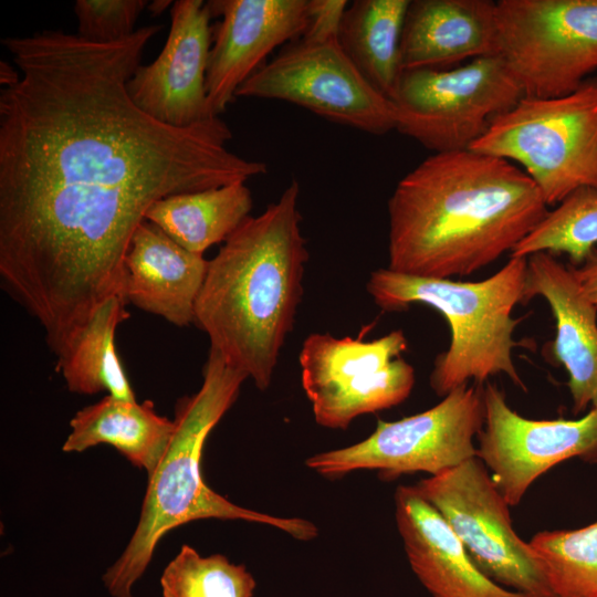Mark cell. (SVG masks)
<instances>
[{"mask_svg":"<svg viewBox=\"0 0 597 597\" xmlns=\"http://www.w3.org/2000/svg\"><path fill=\"white\" fill-rule=\"evenodd\" d=\"M160 29L1 40L20 77L0 92V282L52 352L104 301H126L125 256L153 203L268 170L227 148L219 116L174 127L133 102L127 83Z\"/></svg>","mask_w":597,"mask_h":597,"instance_id":"obj_1","label":"cell"},{"mask_svg":"<svg viewBox=\"0 0 597 597\" xmlns=\"http://www.w3.org/2000/svg\"><path fill=\"white\" fill-rule=\"evenodd\" d=\"M548 210L534 181L506 159L471 149L433 154L388 200V269L470 275L511 253Z\"/></svg>","mask_w":597,"mask_h":597,"instance_id":"obj_2","label":"cell"},{"mask_svg":"<svg viewBox=\"0 0 597 597\" xmlns=\"http://www.w3.org/2000/svg\"><path fill=\"white\" fill-rule=\"evenodd\" d=\"M300 185L248 217L208 261L195 324L231 367L258 389L271 385L294 325L308 259L301 229Z\"/></svg>","mask_w":597,"mask_h":597,"instance_id":"obj_3","label":"cell"},{"mask_svg":"<svg viewBox=\"0 0 597 597\" xmlns=\"http://www.w3.org/2000/svg\"><path fill=\"white\" fill-rule=\"evenodd\" d=\"M202 373L200 389L176 404L175 431L161 461L148 476L138 524L124 552L102 576L112 597H133V586L146 572L159 541L189 522L241 520L276 527L298 541H311L318 534L307 520L239 506L205 483L201 455L206 439L235 402L248 377L212 349Z\"/></svg>","mask_w":597,"mask_h":597,"instance_id":"obj_4","label":"cell"},{"mask_svg":"<svg viewBox=\"0 0 597 597\" xmlns=\"http://www.w3.org/2000/svg\"><path fill=\"white\" fill-rule=\"evenodd\" d=\"M527 258H510L493 275L478 282L425 277L386 269L373 271L366 290L387 312L404 311L412 303L428 305L447 320L451 338L434 360L430 386L440 397L468 385H484L504 374L514 385L526 386L513 362L517 346L513 333L523 318L512 316L523 304Z\"/></svg>","mask_w":597,"mask_h":597,"instance_id":"obj_5","label":"cell"},{"mask_svg":"<svg viewBox=\"0 0 597 597\" xmlns=\"http://www.w3.org/2000/svg\"><path fill=\"white\" fill-rule=\"evenodd\" d=\"M470 149L519 166L548 207L579 188L597 190V76L566 95L524 96Z\"/></svg>","mask_w":597,"mask_h":597,"instance_id":"obj_6","label":"cell"},{"mask_svg":"<svg viewBox=\"0 0 597 597\" xmlns=\"http://www.w3.org/2000/svg\"><path fill=\"white\" fill-rule=\"evenodd\" d=\"M483 386L463 385L432 408L396 421L379 419L373 433L349 447L320 452L305 464L323 478L360 470L385 481L402 474H441L478 457L473 443L485 418Z\"/></svg>","mask_w":597,"mask_h":597,"instance_id":"obj_7","label":"cell"},{"mask_svg":"<svg viewBox=\"0 0 597 597\" xmlns=\"http://www.w3.org/2000/svg\"><path fill=\"white\" fill-rule=\"evenodd\" d=\"M523 97L503 59L488 55L450 69L402 71L391 102L396 130L440 154L470 149Z\"/></svg>","mask_w":597,"mask_h":597,"instance_id":"obj_8","label":"cell"},{"mask_svg":"<svg viewBox=\"0 0 597 597\" xmlns=\"http://www.w3.org/2000/svg\"><path fill=\"white\" fill-rule=\"evenodd\" d=\"M496 30L524 96L569 94L597 71V0H499Z\"/></svg>","mask_w":597,"mask_h":597,"instance_id":"obj_9","label":"cell"},{"mask_svg":"<svg viewBox=\"0 0 597 597\" xmlns=\"http://www.w3.org/2000/svg\"><path fill=\"white\" fill-rule=\"evenodd\" d=\"M407 348L400 329L371 341L310 334L298 363L316 423L344 430L359 416L405 401L416 381L415 368L401 357Z\"/></svg>","mask_w":597,"mask_h":597,"instance_id":"obj_10","label":"cell"},{"mask_svg":"<svg viewBox=\"0 0 597 597\" xmlns=\"http://www.w3.org/2000/svg\"><path fill=\"white\" fill-rule=\"evenodd\" d=\"M413 486L485 576L527 597H556L537 554L514 531L510 505L479 457Z\"/></svg>","mask_w":597,"mask_h":597,"instance_id":"obj_11","label":"cell"},{"mask_svg":"<svg viewBox=\"0 0 597 597\" xmlns=\"http://www.w3.org/2000/svg\"><path fill=\"white\" fill-rule=\"evenodd\" d=\"M235 97L292 103L373 135L396 130L392 102L363 76L338 39L292 41L263 63L238 88Z\"/></svg>","mask_w":597,"mask_h":597,"instance_id":"obj_12","label":"cell"},{"mask_svg":"<svg viewBox=\"0 0 597 597\" xmlns=\"http://www.w3.org/2000/svg\"><path fill=\"white\" fill-rule=\"evenodd\" d=\"M483 395L485 418L476 453L510 506L563 461L597 463V409L578 419L533 420L513 410L495 385L485 383Z\"/></svg>","mask_w":597,"mask_h":597,"instance_id":"obj_13","label":"cell"},{"mask_svg":"<svg viewBox=\"0 0 597 597\" xmlns=\"http://www.w3.org/2000/svg\"><path fill=\"white\" fill-rule=\"evenodd\" d=\"M208 2L177 0L164 48L147 65H139L127 83L133 102L156 121L189 127L214 116L206 90L212 45Z\"/></svg>","mask_w":597,"mask_h":597,"instance_id":"obj_14","label":"cell"},{"mask_svg":"<svg viewBox=\"0 0 597 597\" xmlns=\"http://www.w3.org/2000/svg\"><path fill=\"white\" fill-rule=\"evenodd\" d=\"M208 4L212 14L221 15L206 77L210 109L219 116L274 49L304 33L310 0H216Z\"/></svg>","mask_w":597,"mask_h":597,"instance_id":"obj_15","label":"cell"},{"mask_svg":"<svg viewBox=\"0 0 597 597\" xmlns=\"http://www.w3.org/2000/svg\"><path fill=\"white\" fill-rule=\"evenodd\" d=\"M536 296L546 300L555 318L551 353L568 374L573 412L597 409V307L583 292L570 265L548 252L527 256L523 304Z\"/></svg>","mask_w":597,"mask_h":597,"instance_id":"obj_16","label":"cell"},{"mask_svg":"<svg viewBox=\"0 0 597 597\" xmlns=\"http://www.w3.org/2000/svg\"><path fill=\"white\" fill-rule=\"evenodd\" d=\"M395 517L409 565L432 597H527L485 576L413 485L397 488Z\"/></svg>","mask_w":597,"mask_h":597,"instance_id":"obj_17","label":"cell"},{"mask_svg":"<svg viewBox=\"0 0 597 597\" xmlns=\"http://www.w3.org/2000/svg\"><path fill=\"white\" fill-rule=\"evenodd\" d=\"M208 261L182 248L144 220L133 234L124 269L127 304L184 327L195 324V307Z\"/></svg>","mask_w":597,"mask_h":597,"instance_id":"obj_18","label":"cell"},{"mask_svg":"<svg viewBox=\"0 0 597 597\" xmlns=\"http://www.w3.org/2000/svg\"><path fill=\"white\" fill-rule=\"evenodd\" d=\"M400 53L402 71L498 55L496 1L410 0Z\"/></svg>","mask_w":597,"mask_h":597,"instance_id":"obj_19","label":"cell"},{"mask_svg":"<svg viewBox=\"0 0 597 597\" xmlns=\"http://www.w3.org/2000/svg\"><path fill=\"white\" fill-rule=\"evenodd\" d=\"M64 452H82L109 444L150 476L175 431L174 420L156 412L151 401L138 404L111 395L78 410L70 421Z\"/></svg>","mask_w":597,"mask_h":597,"instance_id":"obj_20","label":"cell"},{"mask_svg":"<svg viewBox=\"0 0 597 597\" xmlns=\"http://www.w3.org/2000/svg\"><path fill=\"white\" fill-rule=\"evenodd\" d=\"M253 199L245 182L159 199L145 220L159 227L190 252L202 254L224 242L250 217Z\"/></svg>","mask_w":597,"mask_h":597,"instance_id":"obj_21","label":"cell"},{"mask_svg":"<svg viewBox=\"0 0 597 597\" xmlns=\"http://www.w3.org/2000/svg\"><path fill=\"white\" fill-rule=\"evenodd\" d=\"M410 0H355L347 6L338 43L363 76L394 98L401 69V36Z\"/></svg>","mask_w":597,"mask_h":597,"instance_id":"obj_22","label":"cell"},{"mask_svg":"<svg viewBox=\"0 0 597 597\" xmlns=\"http://www.w3.org/2000/svg\"><path fill=\"white\" fill-rule=\"evenodd\" d=\"M126 306L119 296L104 301L56 356V370L70 391H107L117 398L136 400L115 348L116 329L129 317Z\"/></svg>","mask_w":597,"mask_h":597,"instance_id":"obj_23","label":"cell"},{"mask_svg":"<svg viewBox=\"0 0 597 597\" xmlns=\"http://www.w3.org/2000/svg\"><path fill=\"white\" fill-rule=\"evenodd\" d=\"M597 247V190L579 188L557 207L511 251L510 258H527L537 252L565 253L570 265L579 266Z\"/></svg>","mask_w":597,"mask_h":597,"instance_id":"obj_24","label":"cell"},{"mask_svg":"<svg viewBox=\"0 0 597 597\" xmlns=\"http://www.w3.org/2000/svg\"><path fill=\"white\" fill-rule=\"evenodd\" d=\"M530 544L556 597H597V520L577 530L538 532Z\"/></svg>","mask_w":597,"mask_h":597,"instance_id":"obj_25","label":"cell"},{"mask_svg":"<svg viewBox=\"0 0 597 597\" xmlns=\"http://www.w3.org/2000/svg\"><path fill=\"white\" fill-rule=\"evenodd\" d=\"M255 579L224 555H200L184 544L160 576L163 597H253Z\"/></svg>","mask_w":597,"mask_h":597,"instance_id":"obj_26","label":"cell"},{"mask_svg":"<svg viewBox=\"0 0 597 597\" xmlns=\"http://www.w3.org/2000/svg\"><path fill=\"white\" fill-rule=\"evenodd\" d=\"M145 0H76L77 35L91 42L113 43L134 34Z\"/></svg>","mask_w":597,"mask_h":597,"instance_id":"obj_27","label":"cell"},{"mask_svg":"<svg viewBox=\"0 0 597 597\" xmlns=\"http://www.w3.org/2000/svg\"><path fill=\"white\" fill-rule=\"evenodd\" d=\"M346 0H310L308 22L300 38L308 40L337 39Z\"/></svg>","mask_w":597,"mask_h":597,"instance_id":"obj_28","label":"cell"},{"mask_svg":"<svg viewBox=\"0 0 597 597\" xmlns=\"http://www.w3.org/2000/svg\"><path fill=\"white\" fill-rule=\"evenodd\" d=\"M570 269L585 295L597 307V247L591 249L579 266L570 265Z\"/></svg>","mask_w":597,"mask_h":597,"instance_id":"obj_29","label":"cell"},{"mask_svg":"<svg viewBox=\"0 0 597 597\" xmlns=\"http://www.w3.org/2000/svg\"><path fill=\"white\" fill-rule=\"evenodd\" d=\"M20 77V73L15 71L9 63L1 61L0 80L4 86L11 85Z\"/></svg>","mask_w":597,"mask_h":597,"instance_id":"obj_30","label":"cell"}]
</instances>
